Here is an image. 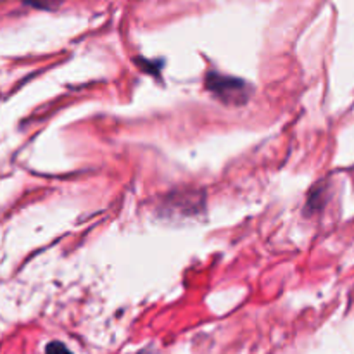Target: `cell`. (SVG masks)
Masks as SVG:
<instances>
[{
  "label": "cell",
  "mask_w": 354,
  "mask_h": 354,
  "mask_svg": "<svg viewBox=\"0 0 354 354\" xmlns=\"http://www.w3.org/2000/svg\"><path fill=\"white\" fill-rule=\"evenodd\" d=\"M140 354H152V351H142Z\"/></svg>",
  "instance_id": "277c9868"
},
{
  "label": "cell",
  "mask_w": 354,
  "mask_h": 354,
  "mask_svg": "<svg viewBox=\"0 0 354 354\" xmlns=\"http://www.w3.org/2000/svg\"><path fill=\"white\" fill-rule=\"evenodd\" d=\"M45 354H73L71 351H69L68 348H66L62 342H50V344L47 346V353Z\"/></svg>",
  "instance_id": "3957f363"
},
{
  "label": "cell",
  "mask_w": 354,
  "mask_h": 354,
  "mask_svg": "<svg viewBox=\"0 0 354 354\" xmlns=\"http://www.w3.org/2000/svg\"><path fill=\"white\" fill-rule=\"evenodd\" d=\"M24 2H28L30 6L35 7H41V9H54V7L59 6L61 0H24Z\"/></svg>",
  "instance_id": "7a4b0ae2"
},
{
  "label": "cell",
  "mask_w": 354,
  "mask_h": 354,
  "mask_svg": "<svg viewBox=\"0 0 354 354\" xmlns=\"http://www.w3.org/2000/svg\"><path fill=\"white\" fill-rule=\"evenodd\" d=\"M204 85L218 100L227 106H244L249 100V92H251L244 80L221 75L216 71L207 73Z\"/></svg>",
  "instance_id": "6da1fadb"
}]
</instances>
